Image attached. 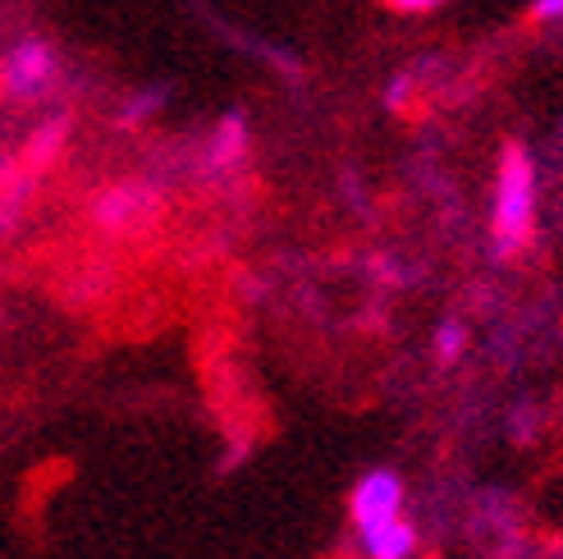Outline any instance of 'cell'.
Returning <instances> with one entry per match:
<instances>
[{
  "mask_svg": "<svg viewBox=\"0 0 563 559\" xmlns=\"http://www.w3.org/2000/svg\"><path fill=\"white\" fill-rule=\"evenodd\" d=\"M495 253L509 257L531 239L537 226V171L522 147H504L499 156V175H495Z\"/></svg>",
  "mask_w": 563,
  "mask_h": 559,
  "instance_id": "6da1fadb",
  "label": "cell"
},
{
  "mask_svg": "<svg viewBox=\"0 0 563 559\" xmlns=\"http://www.w3.org/2000/svg\"><path fill=\"white\" fill-rule=\"evenodd\" d=\"M51 83H55V55L46 42L23 37L5 51V61H0V92L10 101H33Z\"/></svg>",
  "mask_w": 563,
  "mask_h": 559,
  "instance_id": "7a4b0ae2",
  "label": "cell"
},
{
  "mask_svg": "<svg viewBox=\"0 0 563 559\" xmlns=\"http://www.w3.org/2000/svg\"><path fill=\"white\" fill-rule=\"evenodd\" d=\"M349 514H353L357 533L399 518L404 514V478H399V472H389V468H372L367 478H357L353 500H349Z\"/></svg>",
  "mask_w": 563,
  "mask_h": 559,
  "instance_id": "3957f363",
  "label": "cell"
},
{
  "mask_svg": "<svg viewBox=\"0 0 563 559\" xmlns=\"http://www.w3.org/2000/svg\"><path fill=\"white\" fill-rule=\"evenodd\" d=\"M152 211H156V193L143 184H120V188L101 193V202H97V220L106 230H133V226H143Z\"/></svg>",
  "mask_w": 563,
  "mask_h": 559,
  "instance_id": "277c9868",
  "label": "cell"
},
{
  "mask_svg": "<svg viewBox=\"0 0 563 559\" xmlns=\"http://www.w3.org/2000/svg\"><path fill=\"white\" fill-rule=\"evenodd\" d=\"M357 537H362V555L367 559H412L417 555V527L404 514L380 527H367V533H357Z\"/></svg>",
  "mask_w": 563,
  "mask_h": 559,
  "instance_id": "5b68a950",
  "label": "cell"
},
{
  "mask_svg": "<svg viewBox=\"0 0 563 559\" xmlns=\"http://www.w3.org/2000/svg\"><path fill=\"white\" fill-rule=\"evenodd\" d=\"M243 152H247V129H243V120L234 116V120H224L220 133H216V161L230 165V161H239Z\"/></svg>",
  "mask_w": 563,
  "mask_h": 559,
  "instance_id": "8992f818",
  "label": "cell"
},
{
  "mask_svg": "<svg viewBox=\"0 0 563 559\" xmlns=\"http://www.w3.org/2000/svg\"><path fill=\"white\" fill-rule=\"evenodd\" d=\"M463 349H467V330H463L459 321H444V326L435 330V358L449 368V362L463 358Z\"/></svg>",
  "mask_w": 563,
  "mask_h": 559,
  "instance_id": "52a82bcc",
  "label": "cell"
},
{
  "mask_svg": "<svg viewBox=\"0 0 563 559\" xmlns=\"http://www.w3.org/2000/svg\"><path fill=\"white\" fill-rule=\"evenodd\" d=\"M389 10H404V14H421V10H435L440 0H385Z\"/></svg>",
  "mask_w": 563,
  "mask_h": 559,
  "instance_id": "ba28073f",
  "label": "cell"
},
{
  "mask_svg": "<svg viewBox=\"0 0 563 559\" xmlns=\"http://www.w3.org/2000/svg\"><path fill=\"white\" fill-rule=\"evenodd\" d=\"M537 19H563V0H537Z\"/></svg>",
  "mask_w": 563,
  "mask_h": 559,
  "instance_id": "9c48e42d",
  "label": "cell"
}]
</instances>
